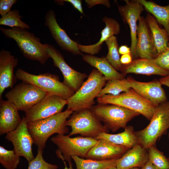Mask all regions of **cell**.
I'll return each instance as SVG.
<instances>
[{"mask_svg": "<svg viewBox=\"0 0 169 169\" xmlns=\"http://www.w3.org/2000/svg\"><path fill=\"white\" fill-rule=\"evenodd\" d=\"M108 169H117L116 167H113L111 168H110Z\"/></svg>", "mask_w": 169, "mask_h": 169, "instance_id": "45", "label": "cell"}, {"mask_svg": "<svg viewBox=\"0 0 169 169\" xmlns=\"http://www.w3.org/2000/svg\"><path fill=\"white\" fill-rule=\"evenodd\" d=\"M44 44L49 57L53 60L54 65L60 69L63 75L62 82L76 92L82 84L84 79L87 77V75L71 68L65 62L62 54L52 45Z\"/></svg>", "mask_w": 169, "mask_h": 169, "instance_id": "11", "label": "cell"}, {"mask_svg": "<svg viewBox=\"0 0 169 169\" xmlns=\"http://www.w3.org/2000/svg\"><path fill=\"white\" fill-rule=\"evenodd\" d=\"M22 18L18 10H13L1 17L0 18V25L8 26L11 28L18 27L26 29H30L28 24L21 20Z\"/></svg>", "mask_w": 169, "mask_h": 169, "instance_id": "32", "label": "cell"}, {"mask_svg": "<svg viewBox=\"0 0 169 169\" xmlns=\"http://www.w3.org/2000/svg\"><path fill=\"white\" fill-rule=\"evenodd\" d=\"M125 5L118 6L119 11L130 30L131 40L130 49L132 58L137 57L136 49L137 40V22L144 10L138 0H125Z\"/></svg>", "mask_w": 169, "mask_h": 169, "instance_id": "15", "label": "cell"}, {"mask_svg": "<svg viewBox=\"0 0 169 169\" xmlns=\"http://www.w3.org/2000/svg\"><path fill=\"white\" fill-rule=\"evenodd\" d=\"M62 1L68 2L71 4L74 8L77 9L81 13L83 14L82 5V2L80 0H63Z\"/></svg>", "mask_w": 169, "mask_h": 169, "instance_id": "38", "label": "cell"}, {"mask_svg": "<svg viewBox=\"0 0 169 169\" xmlns=\"http://www.w3.org/2000/svg\"><path fill=\"white\" fill-rule=\"evenodd\" d=\"M151 31L157 53V55L169 47V36L165 28H161L155 17L149 13L145 18Z\"/></svg>", "mask_w": 169, "mask_h": 169, "instance_id": "26", "label": "cell"}, {"mask_svg": "<svg viewBox=\"0 0 169 169\" xmlns=\"http://www.w3.org/2000/svg\"><path fill=\"white\" fill-rule=\"evenodd\" d=\"M124 131L117 134L107 132L100 133L95 139H102L114 144L130 149L139 144L138 138L136 136L132 126H127Z\"/></svg>", "mask_w": 169, "mask_h": 169, "instance_id": "24", "label": "cell"}, {"mask_svg": "<svg viewBox=\"0 0 169 169\" xmlns=\"http://www.w3.org/2000/svg\"><path fill=\"white\" fill-rule=\"evenodd\" d=\"M97 140L88 152L86 159L98 161L118 159L129 150L104 140Z\"/></svg>", "mask_w": 169, "mask_h": 169, "instance_id": "19", "label": "cell"}, {"mask_svg": "<svg viewBox=\"0 0 169 169\" xmlns=\"http://www.w3.org/2000/svg\"><path fill=\"white\" fill-rule=\"evenodd\" d=\"M48 94L29 83L23 82L16 85L5 95L7 100L18 110L25 112L44 98Z\"/></svg>", "mask_w": 169, "mask_h": 169, "instance_id": "10", "label": "cell"}, {"mask_svg": "<svg viewBox=\"0 0 169 169\" xmlns=\"http://www.w3.org/2000/svg\"><path fill=\"white\" fill-rule=\"evenodd\" d=\"M119 53L120 54L123 55L128 53H131L130 48L126 45L120 46L118 49Z\"/></svg>", "mask_w": 169, "mask_h": 169, "instance_id": "40", "label": "cell"}, {"mask_svg": "<svg viewBox=\"0 0 169 169\" xmlns=\"http://www.w3.org/2000/svg\"><path fill=\"white\" fill-rule=\"evenodd\" d=\"M71 158L74 161L76 169H108L116 167L118 159L102 161L85 159L76 156Z\"/></svg>", "mask_w": 169, "mask_h": 169, "instance_id": "28", "label": "cell"}, {"mask_svg": "<svg viewBox=\"0 0 169 169\" xmlns=\"http://www.w3.org/2000/svg\"><path fill=\"white\" fill-rule=\"evenodd\" d=\"M5 36L13 39L24 57L36 60L44 65L49 56L44 44L39 38L26 29L15 27L11 28H0Z\"/></svg>", "mask_w": 169, "mask_h": 169, "instance_id": "2", "label": "cell"}, {"mask_svg": "<svg viewBox=\"0 0 169 169\" xmlns=\"http://www.w3.org/2000/svg\"><path fill=\"white\" fill-rule=\"evenodd\" d=\"M67 104V100L48 94L44 98L25 112L27 122L45 119L60 113Z\"/></svg>", "mask_w": 169, "mask_h": 169, "instance_id": "12", "label": "cell"}, {"mask_svg": "<svg viewBox=\"0 0 169 169\" xmlns=\"http://www.w3.org/2000/svg\"><path fill=\"white\" fill-rule=\"evenodd\" d=\"M125 76L128 73H134L147 75H156L165 77L169 71L156 65L151 59H140L134 60L130 64L123 65L120 70Z\"/></svg>", "mask_w": 169, "mask_h": 169, "instance_id": "22", "label": "cell"}, {"mask_svg": "<svg viewBox=\"0 0 169 169\" xmlns=\"http://www.w3.org/2000/svg\"><path fill=\"white\" fill-rule=\"evenodd\" d=\"M45 25L52 37L62 49L74 55H83L79 48V44L71 39L58 23L54 11L50 9L46 13Z\"/></svg>", "mask_w": 169, "mask_h": 169, "instance_id": "17", "label": "cell"}, {"mask_svg": "<svg viewBox=\"0 0 169 169\" xmlns=\"http://www.w3.org/2000/svg\"><path fill=\"white\" fill-rule=\"evenodd\" d=\"M73 111L67 109L64 111L43 119L28 122V130L33 144L44 149L48 138L53 134L64 135L69 133L66 125L67 119Z\"/></svg>", "mask_w": 169, "mask_h": 169, "instance_id": "1", "label": "cell"}, {"mask_svg": "<svg viewBox=\"0 0 169 169\" xmlns=\"http://www.w3.org/2000/svg\"><path fill=\"white\" fill-rule=\"evenodd\" d=\"M169 128V102L161 103L156 107L150 122L144 129L135 131L139 144L148 149L156 145L157 139Z\"/></svg>", "mask_w": 169, "mask_h": 169, "instance_id": "5", "label": "cell"}, {"mask_svg": "<svg viewBox=\"0 0 169 169\" xmlns=\"http://www.w3.org/2000/svg\"><path fill=\"white\" fill-rule=\"evenodd\" d=\"M131 88L137 94L156 107L167 101V97L159 80L141 82L129 76L127 78Z\"/></svg>", "mask_w": 169, "mask_h": 169, "instance_id": "14", "label": "cell"}, {"mask_svg": "<svg viewBox=\"0 0 169 169\" xmlns=\"http://www.w3.org/2000/svg\"><path fill=\"white\" fill-rule=\"evenodd\" d=\"M141 169H158L151 161H148Z\"/></svg>", "mask_w": 169, "mask_h": 169, "instance_id": "42", "label": "cell"}, {"mask_svg": "<svg viewBox=\"0 0 169 169\" xmlns=\"http://www.w3.org/2000/svg\"><path fill=\"white\" fill-rule=\"evenodd\" d=\"M85 1L89 8L98 4L103 5L108 8L110 7V3L108 0H85Z\"/></svg>", "mask_w": 169, "mask_h": 169, "instance_id": "37", "label": "cell"}, {"mask_svg": "<svg viewBox=\"0 0 169 169\" xmlns=\"http://www.w3.org/2000/svg\"><path fill=\"white\" fill-rule=\"evenodd\" d=\"M20 157L13 149L8 150L0 146V163L5 169H16L20 162Z\"/></svg>", "mask_w": 169, "mask_h": 169, "instance_id": "31", "label": "cell"}, {"mask_svg": "<svg viewBox=\"0 0 169 169\" xmlns=\"http://www.w3.org/2000/svg\"><path fill=\"white\" fill-rule=\"evenodd\" d=\"M90 109L106 129L113 132L121 128L125 129L129 121L140 114L114 104H98Z\"/></svg>", "mask_w": 169, "mask_h": 169, "instance_id": "6", "label": "cell"}, {"mask_svg": "<svg viewBox=\"0 0 169 169\" xmlns=\"http://www.w3.org/2000/svg\"><path fill=\"white\" fill-rule=\"evenodd\" d=\"M98 104H114L121 106L138 113L150 120L156 107L137 94L131 88L128 91L117 96L105 94L97 97Z\"/></svg>", "mask_w": 169, "mask_h": 169, "instance_id": "9", "label": "cell"}, {"mask_svg": "<svg viewBox=\"0 0 169 169\" xmlns=\"http://www.w3.org/2000/svg\"><path fill=\"white\" fill-rule=\"evenodd\" d=\"M137 36V57L142 59H155L157 55V51L147 22L142 16L138 20Z\"/></svg>", "mask_w": 169, "mask_h": 169, "instance_id": "16", "label": "cell"}, {"mask_svg": "<svg viewBox=\"0 0 169 169\" xmlns=\"http://www.w3.org/2000/svg\"><path fill=\"white\" fill-rule=\"evenodd\" d=\"M17 79L23 82L30 83L48 94L59 96L67 100L71 97L75 92L59 81L57 75L50 73L33 74L21 69L16 71Z\"/></svg>", "mask_w": 169, "mask_h": 169, "instance_id": "4", "label": "cell"}, {"mask_svg": "<svg viewBox=\"0 0 169 169\" xmlns=\"http://www.w3.org/2000/svg\"><path fill=\"white\" fill-rule=\"evenodd\" d=\"M169 102V101H168Z\"/></svg>", "mask_w": 169, "mask_h": 169, "instance_id": "47", "label": "cell"}, {"mask_svg": "<svg viewBox=\"0 0 169 169\" xmlns=\"http://www.w3.org/2000/svg\"><path fill=\"white\" fill-rule=\"evenodd\" d=\"M108 49L106 58L117 70H120L123 65L120 61L117 38L115 36L110 37L105 41Z\"/></svg>", "mask_w": 169, "mask_h": 169, "instance_id": "30", "label": "cell"}, {"mask_svg": "<svg viewBox=\"0 0 169 169\" xmlns=\"http://www.w3.org/2000/svg\"><path fill=\"white\" fill-rule=\"evenodd\" d=\"M43 149L38 148L36 156L32 160L28 162V169H58V166L49 163L43 158Z\"/></svg>", "mask_w": 169, "mask_h": 169, "instance_id": "34", "label": "cell"}, {"mask_svg": "<svg viewBox=\"0 0 169 169\" xmlns=\"http://www.w3.org/2000/svg\"><path fill=\"white\" fill-rule=\"evenodd\" d=\"M138 0L148 13L155 17L158 23L164 27L169 36V4L161 6L152 1Z\"/></svg>", "mask_w": 169, "mask_h": 169, "instance_id": "27", "label": "cell"}, {"mask_svg": "<svg viewBox=\"0 0 169 169\" xmlns=\"http://www.w3.org/2000/svg\"><path fill=\"white\" fill-rule=\"evenodd\" d=\"M132 57L131 53L121 55L120 61L123 65H127L132 61Z\"/></svg>", "mask_w": 169, "mask_h": 169, "instance_id": "39", "label": "cell"}, {"mask_svg": "<svg viewBox=\"0 0 169 169\" xmlns=\"http://www.w3.org/2000/svg\"><path fill=\"white\" fill-rule=\"evenodd\" d=\"M149 161L147 149L140 144L128 150L117 161V169H130L138 167L141 168Z\"/></svg>", "mask_w": 169, "mask_h": 169, "instance_id": "21", "label": "cell"}, {"mask_svg": "<svg viewBox=\"0 0 169 169\" xmlns=\"http://www.w3.org/2000/svg\"><path fill=\"white\" fill-rule=\"evenodd\" d=\"M130 169H141V168L138 167H136L131 168Z\"/></svg>", "mask_w": 169, "mask_h": 169, "instance_id": "44", "label": "cell"}, {"mask_svg": "<svg viewBox=\"0 0 169 169\" xmlns=\"http://www.w3.org/2000/svg\"><path fill=\"white\" fill-rule=\"evenodd\" d=\"M107 81L98 70L94 69L87 80L67 100V108L73 112L91 109L95 104L94 99L98 97Z\"/></svg>", "mask_w": 169, "mask_h": 169, "instance_id": "3", "label": "cell"}, {"mask_svg": "<svg viewBox=\"0 0 169 169\" xmlns=\"http://www.w3.org/2000/svg\"><path fill=\"white\" fill-rule=\"evenodd\" d=\"M25 116H23L17 128L6 134V139L12 143L13 150L20 156L24 157L28 162L34 158L32 146L33 141L27 126Z\"/></svg>", "mask_w": 169, "mask_h": 169, "instance_id": "13", "label": "cell"}, {"mask_svg": "<svg viewBox=\"0 0 169 169\" xmlns=\"http://www.w3.org/2000/svg\"><path fill=\"white\" fill-rule=\"evenodd\" d=\"M131 88L127 79H115L108 81L97 98L105 94L117 96L122 92H125L128 91Z\"/></svg>", "mask_w": 169, "mask_h": 169, "instance_id": "29", "label": "cell"}, {"mask_svg": "<svg viewBox=\"0 0 169 169\" xmlns=\"http://www.w3.org/2000/svg\"><path fill=\"white\" fill-rule=\"evenodd\" d=\"M58 149L56 151L58 157L67 161L72 156L85 158L88 152L97 142L95 138L58 134L51 138Z\"/></svg>", "mask_w": 169, "mask_h": 169, "instance_id": "7", "label": "cell"}, {"mask_svg": "<svg viewBox=\"0 0 169 169\" xmlns=\"http://www.w3.org/2000/svg\"><path fill=\"white\" fill-rule=\"evenodd\" d=\"M66 125L71 127L69 136L79 134L82 137L95 138L100 133L108 131L90 109L75 112L67 120Z\"/></svg>", "mask_w": 169, "mask_h": 169, "instance_id": "8", "label": "cell"}, {"mask_svg": "<svg viewBox=\"0 0 169 169\" xmlns=\"http://www.w3.org/2000/svg\"><path fill=\"white\" fill-rule=\"evenodd\" d=\"M17 1V0H0V14L1 16L10 12L12 6Z\"/></svg>", "mask_w": 169, "mask_h": 169, "instance_id": "36", "label": "cell"}, {"mask_svg": "<svg viewBox=\"0 0 169 169\" xmlns=\"http://www.w3.org/2000/svg\"><path fill=\"white\" fill-rule=\"evenodd\" d=\"M18 110L8 100H0V135L14 131L22 120Z\"/></svg>", "mask_w": 169, "mask_h": 169, "instance_id": "20", "label": "cell"}, {"mask_svg": "<svg viewBox=\"0 0 169 169\" xmlns=\"http://www.w3.org/2000/svg\"><path fill=\"white\" fill-rule=\"evenodd\" d=\"M168 138H169V133H168Z\"/></svg>", "mask_w": 169, "mask_h": 169, "instance_id": "46", "label": "cell"}, {"mask_svg": "<svg viewBox=\"0 0 169 169\" xmlns=\"http://www.w3.org/2000/svg\"><path fill=\"white\" fill-rule=\"evenodd\" d=\"M159 81L161 85H164L169 87V74L166 76L160 78Z\"/></svg>", "mask_w": 169, "mask_h": 169, "instance_id": "41", "label": "cell"}, {"mask_svg": "<svg viewBox=\"0 0 169 169\" xmlns=\"http://www.w3.org/2000/svg\"><path fill=\"white\" fill-rule=\"evenodd\" d=\"M64 165V169H73L72 164L71 161V159L69 160L68 161L69 163V167H68L66 164V163L64 159L62 160Z\"/></svg>", "mask_w": 169, "mask_h": 169, "instance_id": "43", "label": "cell"}, {"mask_svg": "<svg viewBox=\"0 0 169 169\" xmlns=\"http://www.w3.org/2000/svg\"><path fill=\"white\" fill-rule=\"evenodd\" d=\"M147 150L149 161L158 169H169V157H167L154 146L150 147Z\"/></svg>", "mask_w": 169, "mask_h": 169, "instance_id": "33", "label": "cell"}, {"mask_svg": "<svg viewBox=\"0 0 169 169\" xmlns=\"http://www.w3.org/2000/svg\"><path fill=\"white\" fill-rule=\"evenodd\" d=\"M82 59L100 71L107 81L124 78V76L117 71L106 57H98L93 55L85 54L82 55Z\"/></svg>", "mask_w": 169, "mask_h": 169, "instance_id": "25", "label": "cell"}, {"mask_svg": "<svg viewBox=\"0 0 169 169\" xmlns=\"http://www.w3.org/2000/svg\"><path fill=\"white\" fill-rule=\"evenodd\" d=\"M18 60L3 49L0 52V100L5 90L13 88L17 79L14 74V69L18 65Z\"/></svg>", "mask_w": 169, "mask_h": 169, "instance_id": "18", "label": "cell"}, {"mask_svg": "<svg viewBox=\"0 0 169 169\" xmlns=\"http://www.w3.org/2000/svg\"><path fill=\"white\" fill-rule=\"evenodd\" d=\"M156 65L169 71V47L164 52L151 59Z\"/></svg>", "mask_w": 169, "mask_h": 169, "instance_id": "35", "label": "cell"}, {"mask_svg": "<svg viewBox=\"0 0 169 169\" xmlns=\"http://www.w3.org/2000/svg\"><path fill=\"white\" fill-rule=\"evenodd\" d=\"M102 21L105 26L101 32V37L96 43L90 45H82L79 44V48L81 52L93 55L99 53L102 49L101 45L104 41L115 35L118 34L120 31L119 23L115 19L105 17Z\"/></svg>", "mask_w": 169, "mask_h": 169, "instance_id": "23", "label": "cell"}]
</instances>
